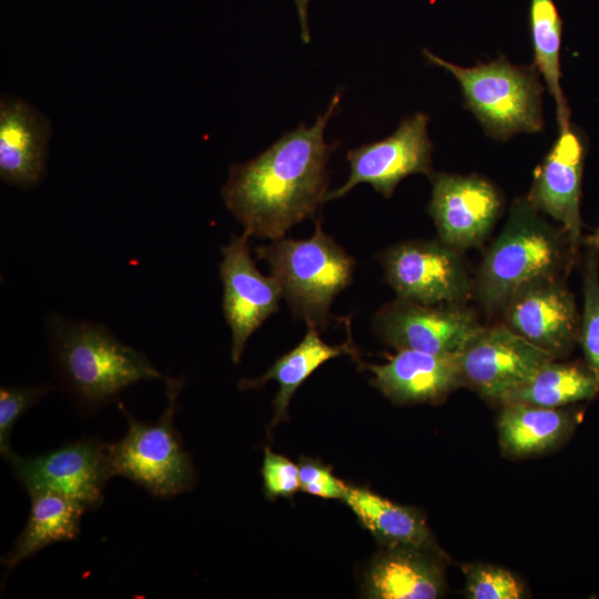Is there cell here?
<instances>
[{"label": "cell", "instance_id": "1", "mask_svg": "<svg viewBox=\"0 0 599 599\" xmlns=\"http://www.w3.org/2000/svg\"><path fill=\"white\" fill-rule=\"evenodd\" d=\"M339 100L336 92L313 125L301 123L257 156L230 167L221 195L250 236L283 238L326 202L327 164L338 142L326 143L324 131Z\"/></svg>", "mask_w": 599, "mask_h": 599}, {"label": "cell", "instance_id": "2", "mask_svg": "<svg viewBox=\"0 0 599 599\" xmlns=\"http://www.w3.org/2000/svg\"><path fill=\"white\" fill-rule=\"evenodd\" d=\"M45 329L50 359L60 389L81 414L118 402L128 387L163 375L139 349L121 342L98 322L51 313Z\"/></svg>", "mask_w": 599, "mask_h": 599}, {"label": "cell", "instance_id": "3", "mask_svg": "<svg viewBox=\"0 0 599 599\" xmlns=\"http://www.w3.org/2000/svg\"><path fill=\"white\" fill-rule=\"evenodd\" d=\"M164 383L167 404L154 423L135 418L116 402L128 422V430L119 440L108 443L112 478L124 477L158 499L189 491L196 480L192 457L174 424L183 380L167 377Z\"/></svg>", "mask_w": 599, "mask_h": 599}, {"label": "cell", "instance_id": "4", "mask_svg": "<svg viewBox=\"0 0 599 599\" xmlns=\"http://www.w3.org/2000/svg\"><path fill=\"white\" fill-rule=\"evenodd\" d=\"M270 267L293 314L324 329L334 298L353 281L354 258L322 229L307 240L280 238L255 248Z\"/></svg>", "mask_w": 599, "mask_h": 599}, {"label": "cell", "instance_id": "5", "mask_svg": "<svg viewBox=\"0 0 599 599\" xmlns=\"http://www.w3.org/2000/svg\"><path fill=\"white\" fill-rule=\"evenodd\" d=\"M423 53L432 64L456 78L465 105L488 136L505 141L519 132L535 133L542 130L544 85L534 65H515L501 57L464 68L427 49Z\"/></svg>", "mask_w": 599, "mask_h": 599}, {"label": "cell", "instance_id": "6", "mask_svg": "<svg viewBox=\"0 0 599 599\" xmlns=\"http://www.w3.org/2000/svg\"><path fill=\"white\" fill-rule=\"evenodd\" d=\"M556 232L528 197L511 206L506 225L481 263L476 292L486 309L506 306L525 284L552 276L560 262Z\"/></svg>", "mask_w": 599, "mask_h": 599}, {"label": "cell", "instance_id": "7", "mask_svg": "<svg viewBox=\"0 0 599 599\" xmlns=\"http://www.w3.org/2000/svg\"><path fill=\"white\" fill-rule=\"evenodd\" d=\"M8 464L28 494H59L85 511L102 506L106 483L112 478L108 443L98 437H81L33 456L14 453Z\"/></svg>", "mask_w": 599, "mask_h": 599}, {"label": "cell", "instance_id": "8", "mask_svg": "<svg viewBox=\"0 0 599 599\" xmlns=\"http://www.w3.org/2000/svg\"><path fill=\"white\" fill-rule=\"evenodd\" d=\"M398 298L420 304H460L469 280L456 250L434 241H405L379 256Z\"/></svg>", "mask_w": 599, "mask_h": 599}, {"label": "cell", "instance_id": "9", "mask_svg": "<svg viewBox=\"0 0 599 599\" xmlns=\"http://www.w3.org/2000/svg\"><path fill=\"white\" fill-rule=\"evenodd\" d=\"M428 120L423 112L406 116L393 134L349 150L346 155L348 179L336 190L328 191L326 201L343 197L362 183L372 185L388 199L406 176L429 175L433 144L427 131Z\"/></svg>", "mask_w": 599, "mask_h": 599}, {"label": "cell", "instance_id": "10", "mask_svg": "<svg viewBox=\"0 0 599 599\" xmlns=\"http://www.w3.org/2000/svg\"><path fill=\"white\" fill-rule=\"evenodd\" d=\"M377 336L389 346L433 354H460L484 327L460 304L427 305L397 298L373 318Z\"/></svg>", "mask_w": 599, "mask_h": 599}, {"label": "cell", "instance_id": "11", "mask_svg": "<svg viewBox=\"0 0 599 599\" xmlns=\"http://www.w3.org/2000/svg\"><path fill=\"white\" fill-rule=\"evenodd\" d=\"M243 232L222 246L219 265L223 284L222 309L232 332L231 358L237 364L250 336L278 311L283 297L278 282L263 275L252 260L248 238Z\"/></svg>", "mask_w": 599, "mask_h": 599}, {"label": "cell", "instance_id": "12", "mask_svg": "<svg viewBox=\"0 0 599 599\" xmlns=\"http://www.w3.org/2000/svg\"><path fill=\"white\" fill-rule=\"evenodd\" d=\"M554 359L509 327L484 328L459 354L463 382L500 402Z\"/></svg>", "mask_w": 599, "mask_h": 599}, {"label": "cell", "instance_id": "13", "mask_svg": "<svg viewBox=\"0 0 599 599\" xmlns=\"http://www.w3.org/2000/svg\"><path fill=\"white\" fill-rule=\"evenodd\" d=\"M432 183L428 212L441 242L455 250L479 245L501 210L497 189L475 174L437 173Z\"/></svg>", "mask_w": 599, "mask_h": 599}, {"label": "cell", "instance_id": "14", "mask_svg": "<svg viewBox=\"0 0 599 599\" xmlns=\"http://www.w3.org/2000/svg\"><path fill=\"white\" fill-rule=\"evenodd\" d=\"M505 307L509 328L555 358L571 347L578 326L575 300L554 275L525 284Z\"/></svg>", "mask_w": 599, "mask_h": 599}, {"label": "cell", "instance_id": "15", "mask_svg": "<svg viewBox=\"0 0 599 599\" xmlns=\"http://www.w3.org/2000/svg\"><path fill=\"white\" fill-rule=\"evenodd\" d=\"M585 144L569 126L559 135L535 171L528 200L538 210L559 222L571 247L580 241V194Z\"/></svg>", "mask_w": 599, "mask_h": 599}, {"label": "cell", "instance_id": "16", "mask_svg": "<svg viewBox=\"0 0 599 599\" xmlns=\"http://www.w3.org/2000/svg\"><path fill=\"white\" fill-rule=\"evenodd\" d=\"M50 120L27 101L2 95L0 100V180L30 190L44 177Z\"/></svg>", "mask_w": 599, "mask_h": 599}, {"label": "cell", "instance_id": "17", "mask_svg": "<svg viewBox=\"0 0 599 599\" xmlns=\"http://www.w3.org/2000/svg\"><path fill=\"white\" fill-rule=\"evenodd\" d=\"M367 368L372 384L399 405L438 402L463 382L459 354L400 349L387 363Z\"/></svg>", "mask_w": 599, "mask_h": 599}, {"label": "cell", "instance_id": "18", "mask_svg": "<svg viewBox=\"0 0 599 599\" xmlns=\"http://www.w3.org/2000/svg\"><path fill=\"white\" fill-rule=\"evenodd\" d=\"M446 582L436 551L417 548H386L369 565L364 593L372 599H437Z\"/></svg>", "mask_w": 599, "mask_h": 599}, {"label": "cell", "instance_id": "19", "mask_svg": "<svg viewBox=\"0 0 599 599\" xmlns=\"http://www.w3.org/2000/svg\"><path fill=\"white\" fill-rule=\"evenodd\" d=\"M27 522L11 549L1 557L6 578L22 561L48 546L77 540L85 509L77 502L51 491L31 493Z\"/></svg>", "mask_w": 599, "mask_h": 599}, {"label": "cell", "instance_id": "20", "mask_svg": "<svg viewBox=\"0 0 599 599\" xmlns=\"http://www.w3.org/2000/svg\"><path fill=\"white\" fill-rule=\"evenodd\" d=\"M342 500L385 548L436 551L426 520L415 508L395 504L370 489L349 485Z\"/></svg>", "mask_w": 599, "mask_h": 599}, {"label": "cell", "instance_id": "21", "mask_svg": "<svg viewBox=\"0 0 599 599\" xmlns=\"http://www.w3.org/2000/svg\"><path fill=\"white\" fill-rule=\"evenodd\" d=\"M352 341L342 345H329L322 341L318 328L307 325L304 338L288 353L281 356L261 377L243 378L238 383L241 390L258 388L268 380L278 384V392L273 402L275 413L270 428L287 416V408L297 388L325 362L341 356L355 355Z\"/></svg>", "mask_w": 599, "mask_h": 599}, {"label": "cell", "instance_id": "22", "mask_svg": "<svg viewBox=\"0 0 599 599\" xmlns=\"http://www.w3.org/2000/svg\"><path fill=\"white\" fill-rule=\"evenodd\" d=\"M570 427L567 412L522 403L504 404L497 422L502 450L515 457L531 456L557 446Z\"/></svg>", "mask_w": 599, "mask_h": 599}, {"label": "cell", "instance_id": "23", "mask_svg": "<svg viewBox=\"0 0 599 599\" xmlns=\"http://www.w3.org/2000/svg\"><path fill=\"white\" fill-rule=\"evenodd\" d=\"M529 31L534 67L542 75L557 106L559 130L569 126V108L560 85L562 19L554 0H530Z\"/></svg>", "mask_w": 599, "mask_h": 599}, {"label": "cell", "instance_id": "24", "mask_svg": "<svg viewBox=\"0 0 599 599\" xmlns=\"http://www.w3.org/2000/svg\"><path fill=\"white\" fill-rule=\"evenodd\" d=\"M599 382L590 372L573 364L547 363L524 385L502 402L522 403L541 407L558 408L570 403L592 397Z\"/></svg>", "mask_w": 599, "mask_h": 599}, {"label": "cell", "instance_id": "25", "mask_svg": "<svg viewBox=\"0 0 599 599\" xmlns=\"http://www.w3.org/2000/svg\"><path fill=\"white\" fill-rule=\"evenodd\" d=\"M54 387L49 384L1 386L0 388V455L4 461L14 454L11 435L23 414L44 398Z\"/></svg>", "mask_w": 599, "mask_h": 599}, {"label": "cell", "instance_id": "26", "mask_svg": "<svg viewBox=\"0 0 599 599\" xmlns=\"http://www.w3.org/2000/svg\"><path fill=\"white\" fill-rule=\"evenodd\" d=\"M466 597L469 599H520L524 586L516 577L498 566L470 564L463 567Z\"/></svg>", "mask_w": 599, "mask_h": 599}, {"label": "cell", "instance_id": "27", "mask_svg": "<svg viewBox=\"0 0 599 599\" xmlns=\"http://www.w3.org/2000/svg\"><path fill=\"white\" fill-rule=\"evenodd\" d=\"M580 338L590 372L599 382V277L593 262L585 274Z\"/></svg>", "mask_w": 599, "mask_h": 599}, {"label": "cell", "instance_id": "28", "mask_svg": "<svg viewBox=\"0 0 599 599\" xmlns=\"http://www.w3.org/2000/svg\"><path fill=\"white\" fill-rule=\"evenodd\" d=\"M262 478L264 495L272 500L290 498L300 489L298 465L268 447L264 448Z\"/></svg>", "mask_w": 599, "mask_h": 599}, {"label": "cell", "instance_id": "29", "mask_svg": "<svg viewBox=\"0 0 599 599\" xmlns=\"http://www.w3.org/2000/svg\"><path fill=\"white\" fill-rule=\"evenodd\" d=\"M300 489L324 499H343L347 484L319 460L303 457L298 464Z\"/></svg>", "mask_w": 599, "mask_h": 599}, {"label": "cell", "instance_id": "30", "mask_svg": "<svg viewBox=\"0 0 599 599\" xmlns=\"http://www.w3.org/2000/svg\"><path fill=\"white\" fill-rule=\"evenodd\" d=\"M296 7L300 27L301 38L304 43L311 42V32L308 27V3L309 0H293Z\"/></svg>", "mask_w": 599, "mask_h": 599}, {"label": "cell", "instance_id": "31", "mask_svg": "<svg viewBox=\"0 0 599 599\" xmlns=\"http://www.w3.org/2000/svg\"><path fill=\"white\" fill-rule=\"evenodd\" d=\"M585 242L591 247L599 248V227H597L592 234L587 236Z\"/></svg>", "mask_w": 599, "mask_h": 599}]
</instances>
